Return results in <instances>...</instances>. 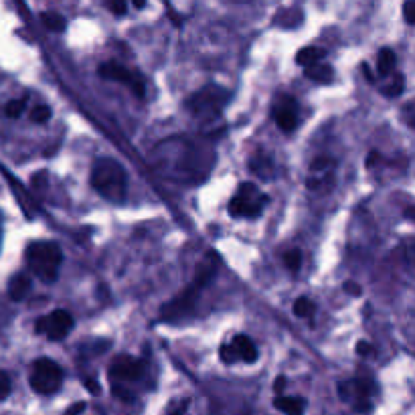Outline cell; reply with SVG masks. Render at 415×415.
Listing matches in <instances>:
<instances>
[{"instance_id": "obj_32", "label": "cell", "mask_w": 415, "mask_h": 415, "mask_svg": "<svg viewBox=\"0 0 415 415\" xmlns=\"http://www.w3.org/2000/svg\"><path fill=\"white\" fill-rule=\"evenodd\" d=\"M357 353H359V355H363V357H367V355H371V353H373V346L369 345V343H364V341H361V343L357 345Z\"/></svg>"}, {"instance_id": "obj_6", "label": "cell", "mask_w": 415, "mask_h": 415, "mask_svg": "<svg viewBox=\"0 0 415 415\" xmlns=\"http://www.w3.org/2000/svg\"><path fill=\"white\" fill-rule=\"evenodd\" d=\"M63 385V369L51 359H37L31 371V387L39 395H53Z\"/></svg>"}, {"instance_id": "obj_3", "label": "cell", "mask_w": 415, "mask_h": 415, "mask_svg": "<svg viewBox=\"0 0 415 415\" xmlns=\"http://www.w3.org/2000/svg\"><path fill=\"white\" fill-rule=\"evenodd\" d=\"M25 258L29 263V270L39 279L51 284L59 277V268L63 261V251L55 242H35L31 243L25 251Z\"/></svg>"}, {"instance_id": "obj_8", "label": "cell", "mask_w": 415, "mask_h": 415, "mask_svg": "<svg viewBox=\"0 0 415 415\" xmlns=\"http://www.w3.org/2000/svg\"><path fill=\"white\" fill-rule=\"evenodd\" d=\"M73 329V316L67 310H53L37 320L35 330L49 341H63Z\"/></svg>"}, {"instance_id": "obj_22", "label": "cell", "mask_w": 415, "mask_h": 415, "mask_svg": "<svg viewBox=\"0 0 415 415\" xmlns=\"http://www.w3.org/2000/svg\"><path fill=\"white\" fill-rule=\"evenodd\" d=\"M27 100L29 98H18V100H11L8 104H6V116L8 118H20V114L27 110Z\"/></svg>"}, {"instance_id": "obj_25", "label": "cell", "mask_w": 415, "mask_h": 415, "mask_svg": "<svg viewBox=\"0 0 415 415\" xmlns=\"http://www.w3.org/2000/svg\"><path fill=\"white\" fill-rule=\"evenodd\" d=\"M332 169V160H330L329 156H320V158H316L314 162H312L310 166V173L312 174H324L327 171Z\"/></svg>"}, {"instance_id": "obj_38", "label": "cell", "mask_w": 415, "mask_h": 415, "mask_svg": "<svg viewBox=\"0 0 415 415\" xmlns=\"http://www.w3.org/2000/svg\"><path fill=\"white\" fill-rule=\"evenodd\" d=\"M0 242H2V229H0Z\"/></svg>"}, {"instance_id": "obj_35", "label": "cell", "mask_w": 415, "mask_h": 415, "mask_svg": "<svg viewBox=\"0 0 415 415\" xmlns=\"http://www.w3.org/2000/svg\"><path fill=\"white\" fill-rule=\"evenodd\" d=\"M375 160H377V152H371L369 158H367V166H373V164H375Z\"/></svg>"}, {"instance_id": "obj_7", "label": "cell", "mask_w": 415, "mask_h": 415, "mask_svg": "<svg viewBox=\"0 0 415 415\" xmlns=\"http://www.w3.org/2000/svg\"><path fill=\"white\" fill-rule=\"evenodd\" d=\"M338 393H341V397L345 399V401L353 403L355 411H359V414H371L373 411V397L377 393V387H375V383L371 379L361 377V379L341 383Z\"/></svg>"}, {"instance_id": "obj_33", "label": "cell", "mask_w": 415, "mask_h": 415, "mask_svg": "<svg viewBox=\"0 0 415 415\" xmlns=\"http://www.w3.org/2000/svg\"><path fill=\"white\" fill-rule=\"evenodd\" d=\"M84 409H86V403H77V405H71L70 411L65 415H79Z\"/></svg>"}, {"instance_id": "obj_18", "label": "cell", "mask_w": 415, "mask_h": 415, "mask_svg": "<svg viewBox=\"0 0 415 415\" xmlns=\"http://www.w3.org/2000/svg\"><path fill=\"white\" fill-rule=\"evenodd\" d=\"M395 61H397V57L391 49H381L377 55V70H379L381 77H387L395 71Z\"/></svg>"}, {"instance_id": "obj_30", "label": "cell", "mask_w": 415, "mask_h": 415, "mask_svg": "<svg viewBox=\"0 0 415 415\" xmlns=\"http://www.w3.org/2000/svg\"><path fill=\"white\" fill-rule=\"evenodd\" d=\"M219 357H221V361L227 364L237 363V361H235V355H233V350H231V346L229 345H223L219 348Z\"/></svg>"}, {"instance_id": "obj_16", "label": "cell", "mask_w": 415, "mask_h": 415, "mask_svg": "<svg viewBox=\"0 0 415 415\" xmlns=\"http://www.w3.org/2000/svg\"><path fill=\"white\" fill-rule=\"evenodd\" d=\"M306 75L310 77L312 81H316V84H330V81H332V77H334V71H332L330 65L322 63V61H318V63H314V65H308V67H306Z\"/></svg>"}, {"instance_id": "obj_13", "label": "cell", "mask_w": 415, "mask_h": 415, "mask_svg": "<svg viewBox=\"0 0 415 415\" xmlns=\"http://www.w3.org/2000/svg\"><path fill=\"white\" fill-rule=\"evenodd\" d=\"M274 405H276L277 411H282L284 415H304L306 411V401L300 397H279L274 399Z\"/></svg>"}, {"instance_id": "obj_12", "label": "cell", "mask_w": 415, "mask_h": 415, "mask_svg": "<svg viewBox=\"0 0 415 415\" xmlns=\"http://www.w3.org/2000/svg\"><path fill=\"white\" fill-rule=\"evenodd\" d=\"M229 346L235 355V361H243V363H256L258 361V346L253 345V341H249L245 334H237L229 343Z\"/></svg>"}, {"instance_id": "obj_19", "label": "cell", "mask_w": 415, "mask_h": 415, "mask_svg": "<svg viewBox=\"0 0 415 415\" xmlns=\"http://www.w3.org/2000/svg\"><path fill=\"white\" fill-rule=\"evenodd\" d=\"M314 312H316V304L308 296H300L294 302V314L298 318H312Z\"/></svg>"}, {"instance_id": "obj_37", "label": "cell", "mask_w": 415, "mask_h": 415, "mask_svg": "<svg viewBox=\"0 0 415 415\" xmlns=\"http://www.w3.org/2000/svg\"><path fill=\"white\" fill-rule=\"evenodd\" d=\"M132 4H134L136 8H144V6H146V0H132Z\"/></svg>"}, {"instance_id": "obj_20", "label": "cell", "mask_w": 415, "mask_h": 415, "mask_svg": "<svg viewBox=\"0 0 415 415\" xmlns=\"http://www.w3.org/2000/svg\"><path fill=\"white\" fill-rule=\"evenodd\" d=\"M41 22H43L49 31H55V33H61V31H65V27H67L65 18L61 17L59 13H43V15H41Z\"/></svg>"}, {"instance_id": "obj_29", "label": "cell", "mask_w": 415, "mask_h": 415, "mask_svg": "<svg viewBox=\"0 0 415 415\" xmlns=\"http://www.w3.org/2000/svg\"><path fill=\"white\" fill-rule=\"evenodd\" d=\"M107 6H110V11L114 13V15H126V0H107Z\"/></svg>"}, {"instance_id": "obj_28", "label": "cell", "mask_w": 415, "mask_h": 415, "mask_svg": "<svg viewBox=\"0 0 415 415\" xmlns=\"http://www.w3.org/2000/svg\"><path fill=\"white\" fill-rule=\"evenodd\" d=\"M190 401L189 399H183V401H178V403H174L173 407H171V411L166 415H187V409H189Z\"/></svg>"}, {"instance_id": "obj_15", "label": "cell", "mask_w": 415, "mask_h": 415, "mask_svg": "<svg viewBox=\"0 0 415 415\" xmlns=\"http://www.w3.org/2000/svg\"><path fill=\"white\" fill-rule=\"evenodd\" d=\"M249 169L253 173L261 176V178H270L272 173H274V162H272V156L263 154V152H258V154L251 156L249 160Z\"/></svg>"}, {"instance_id": "obj_24", "label": "cell", "mask_w": 415, "mask_h": 415, "mask_svg": "<svg viewBox=\"0 0 415 415\" xmlns=\"http://www.w3.org/2000/svg\"><path fill=\"white\" fill-rule=\"evenodd\" d=\"M51 120V107L49 105H37L35 110L31 112V121L35 124H47Z\"/></svg>"}, {"instance_id": "obj_23", "label": "cell", "mask_w": 415, "mask_h": 415, "mask_svg": "<svg viewBox=\"0 0 415 415\" xmlns=\"http://www.w3.org/2000/svg\"><path fill=\"white\" fill-rule=\"evenodd\" d=\"M284 263H286L288 270L298 272L300 265H302V251H300V249H290V251H286V253H284Z\"/></svg>"}, {"instance_id": "obj_9", "label": "cell", "mask_w": 415, "mask_h": 415, "mask_svg": "<svg viewBox=\"0 0 415 415\" xmlns=\"http://www.w3.org/2000/svg\"><path fill=\"white\" fill-rule=\"evenodd\" d=\"M98 73L104 79H107V81H116V84H121V86H126L128 89H132L138 98H144V93H146L142 75L136 73V71H130L128 67L116 63V61H105L104 65H100Z\"/></svg>"}, {"instance_id": "obj_31", "label": "cell", "mask_w": 415, "mask_h": 415, "mask_svg": "<svg viewBox=\"0 0 415 415\" xmlns=\"http://www.w3.org/2000/svg\"><path fill=\"white\" fill-rule=\"evenodd\" d=\"M345 290L353 296H361V292H363V290L359 288V284H355V282H346Z\"/></svg>"}, {"instance_id": "obj_36", "label": "cell", "mask_w": 415, "mask_h": 415, "mask_svg": "<svg viewBox=\"0 0 415 415\" xmlns=\"http://www.w3.org/2000/svg\"><path fill=\"white\" fill-rule=\"evenodd\" d=\"M284 385H286V379H284V377H277L276 391H282V389H284Z\"/></svg>"}, {"instance_id": "obj_2", "label": "cell", "mask_w": 415, "mask_h": 415, "mask_svg": "<svg viewBox=\"0 0 415 415\" xmlns=\"http://www.w3.org/2000/svg\"><path fill=\"white\" fill-rule=\"evenodd\" d=\"M91 187L105 201L121 203L126 199V171L114 158H98L91 169Z\"/></svg>"}, {"instance_id": "obj_34", "label": "cell", "mask_w": 415, "mask_h": 415, "mask_svg": "<svg viewBox=\"0 0 415 415\" xmlns=\"http://www.w3.org/2000/svg\"><path fill=\"white\" fill-rule=\"evenodd\" d=\"M86 387L89 389V391H93L95 395L100 393V387H98V381H91V379H86Z\"/></svg>"}, {"instance_id": "obj_4", "label": "cell", "mask_w": 415, "mask_h": 415, "mask_svg": "<svg viewBox=\"0 0 415 415\" xmlns=\"http://www.w3.org/2000/svg\"><path fill=\"white\" fill-rule=\"evenodd\" d=\"M229 98H231V93L227 91L225 87L205 86L190 98L187 102V107L197 120L209 124V121L221 118L223 107L229 102Z\"/></svg>"}, {"instance_id": "obj_10", "label": "cell", "mask_w": 415, "mask_h": 415, "mask_svg": "<svg viewBox=\"0 0 415 415\" xmlns=\"http://www.w3.org/2000/svg\"><path fill=\"white\" fill-rule=\"evenodd\" d=\"M142 375H144V363L130 355H121L118 359H114V363L110 367V377L116 383L138 381Z\"/></svg>"}, {"instance_id": "obj_17", "label": "cell", "mask_w": 415, "mask_h": 415, "mask_svg": "<svg viewBox=\"0 0 415 415\" xmlns=\"http://www.w3.org/2000/svg\"><path fill=\"white\" fill-rule=\"evenodd\" d=\"M327 57V49H320V47H306L302 51L296 55V63L302 65V67H308V65H314L318 61H322Z\"/></svg>"}, {"instance_id": "obj_21", "label": "cell", "mask_w": 415, "mask_h": 415, "mask_svg": "<svg viewBox=\"0 0 415 415\" xmlns=\"http://www.w3.org/2000/svg\"><path fill=\"white\" fill-rule=\"evenodd\" d=\"M403 87H405V77L401 73H397V75H393V81L385 87L383 91H385L387 98H397V95L403 93Z\"/></svg>"}, {"instance_id": "obj_1", "label": "cell", "mask_w": 415, "mask_h": 415, "mask_svg": "<svg viewBox=\"0 0 415 415\" xmlns=\"http://www.w3.org/2000/svg\"><path fill=\"white\" fill-rule=\"evenodd\" d=\"M217 268H219V260H217V253L211 251L205 260L199 263L197 272H195V277L190 282L189 286L180 292L178 296H174L171 302H166L160 310V318L166 320V322H173V320H178V318H185L187 314L195 310L197 302H199V296L209 286V282L215 277L217 274Z\"/></svg>"}, {"instance_id": "obj_5", "label": "cell", "mask_w": 415, "mask_h": 415, "mask_svg": "<svg viewBox=\"0 0 415 415\" xmlns=\"http://www.w3.org/2000/svg\"><path fill=\"white\" fill-rule=\"evenodd\" d=\"M268 203V195H263L253 183H242L235 197L229 201V215L235 219H258Z\"/></svg>"}, {"instance_id": "obj_14", "label": "cell", "mask_w": 415, "mask_h": 415, "mask_svg": "<svg viewBox=\"0 0 415 415\" xmlns=\"http://www.w3.org/2000/svg\"><path fill=\"white\" fill-rule=\"evenodd\" d=\"M31 290V277L27 274H17L13 276V279L8 282V296L15 300V302H20L25 296L29 294Z\"/></svg>"}, {"instance_id": "obj_11", "label": "cell", "mask_w": 415, "mask_h": 415, "mask_svg": "<svg viewBox=\"0 0 415 415\" xmlns=\"http://www.w3.org/2000/svg\"><path fill=\"white\" fill-rule=\"evenodd\" d=\"M274 120H276L277 128L286 134L294 132L298 126V104L294 98L290 95H282L274 105Z\"/></svg>"}, {"instance_id": "obj_27", "label": "cell", "mask_w": 415, "mask_h": 415, "mask_svg": "<svg viewBox=\"0 0 415 415\" xmlns=\"http://www.w3.org/2000/svg\"><path fill=\"white\" fill-rule=\"evenodd\" d=\"M414 8H415L414 0H405V4H403V17H405V22H407V25H414L415 22Z\"/></svg>"}, {"instance_id": "obj_26", "label": "cell", "mask_w": 415, "mask_h": 415, "mask_svg": "<svg viewBox=\"0 0 415 415\" xmlns=\"http://www.w3.org/2000/svg\"><path fill=\"white\" fill-rule=\"evenodd\" d=\"M11 389H13L11 377L4 371H0V401H4V399L11 395Z\"/></svg>"}]
</instances>
